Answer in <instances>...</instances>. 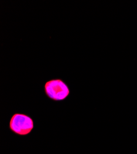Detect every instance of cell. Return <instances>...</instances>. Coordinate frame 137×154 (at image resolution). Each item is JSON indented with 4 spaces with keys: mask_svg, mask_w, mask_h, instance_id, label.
Masks as SVG:
<instances>
[{
    "mask_svg": "<svg viewBox=\"0 0 137 154\" xmlns=\"http://www.w3.org/2000/svg\"><path fill=\"white\" fill-rule=\"evenodd\" d=\"M44 90L46 96L54 101L66 99L70 93L68 86L60 79H53L45 83Z\"/></svg>",
    "mask_w": 137,
    "mask_h": 154,
    "instance_id": "7a4b0ae2",
    "label": "cell"
},
{
    "mask_svg": "<svg viewBox=\"0 0 137 154\" xmlns=\"http://www.w3.org/2000/svg\"><path fill=\"white\" fill-rule=\"evenodd\" d=\"M9 128L14 134L19 136H27L33 130L34 122L28 115L17 113L10 118Z\"/></svg>",
    "mask_w": 137,
    "mask_h": 154,
    "instance_id": "6da1fadb",
    "label": "cell"
}]
</instances>
